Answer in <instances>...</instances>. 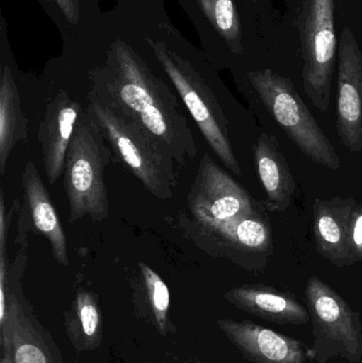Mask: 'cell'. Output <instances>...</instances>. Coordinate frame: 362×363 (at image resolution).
I'll use <instances>...</instances> for the list:
<instances>
[{"instance_id":"1","label":"cell","mask_w":362,"mask_h":363,"mask_svg":"<svg viewBox=\"0 0 362 363\" xmlns=\"http://www.w3.org/2000/svg\"><path fill=\"white\" fill-rule=\"evenodd\" d=\"M87 112L99 125L113 155L155 198H174L176 160L157 138L89 86Z\"/></svg>"},{"instance_id":"2","label":"cell","mask_w":362,"mask_h":363,"mask_svg":"<svg viewBox=\"0 0 362 363\" xmlns=\"http://www.w3.org/2000/svg\"><path fill=\"white\" fill-rule=\"evenodd\" d=\"M113 157L99 125L82 108L68 147L63 174L69 224L86 217L95 223L108 219L110 202L104 174Z\"/></svg>"},{"instance_id":"3","label":"cell","mask_w":362,"mask_h":363,"mask_svg":"<svg viewBox=\"0 0 362 363\" xmlns=\"http://www.w3.org/2000/svg\"><path fill=\"white\" fill-rule=\"evenodd\" d=\"M10 268L0 267V347H11L14 363H65L52 334L23 292L28 243Z\"/></svg>"},{"instance_id":"4","label":"cell","mask_w":362,"mask_h":363,"mask_svg":"<svg viewBox=\"0 0 362 363\" xmlns=\"http://www.w3.org/2000/svg\"><path fill=\"white\" fill-rule=\"evenodd\" d=\"M264 106L295 146L316 165L339 170V157L289 79L272 70L248 72Z\"/></svg>"},{"instance_id":"5","label":"cell","mask_w":362,"mask_h":363,"mask_svg":"<svg viewBox=\"0 0 362 363\" xmlns=\"http://www.w3.org/2000/svg\"><path fill=\"white\" fill-rule=\"evenodd\" d=\"M179 223L187 238L208 255L248 270L264 268L273 253L271 226L263 211L222 221H195L181 213Z\"/></svg>"},{"instance_id":"6","label":"cell","mask_w":362,"mask_h":363,"mask_svg":"<svg viewBox=\"0 0 362 363\" xmlns=\"http://www.w3.org/2000/svg\"><path fill=\"white\" fill-rule=\"evenodd\" d=\"M334 0H310L303 31V86L315 108L325 113L331 104L335 65Z\"/></svg>"},{"instance_id":"7","label":"cell","mask_w":362,"mask_h":363,"mask_svg":"<svg viewBox=\"0 0 362 363\" xmlns=\"http://www.w3.org/2000/svg\"><path fill=\"white\" fill-rule=\"evenodd\" d=\"M248 191L205 153L187 194V213L195 221H222L259 213Z\"/></svg>"},{"instance_id":"8","label":"cell","mask_w":362,"mask_h":363,"mask_svg":"<svg viewBox=\"0 0 362 363\" xmlns=\"http://www.w3.org/2000/svg\"><path fill=\"white\" fill-rule=\"evenodd\" d=\"M306 304L315 325L317 340L336 343L344 357L358 362L362 358V328L358 313L327 283L310 277L306 284Z\"/></svg>"},{"instance_id":"9","label":"cell","mask_w":362,"mask_h":363,"mask_svg":"<svg viewBox=\"0 0 362 363\" xmlns=\"http://www.w3.org/2000/svg\"><path fill=\"white\" fill-rule=\"evenodd\" d=\"M338 135L350 152L362 150V55L356 38L344 28L339 46Z\"/></svg>"},{"instance_id":"10","label":"cell","mask_w":362,"mask_h":363,"mask_svg":"<svg viewBox=\"0 0 362 363\" xmlns=\"http://www.w3.org/2000/svg\"><path fill=\"white\" fill-rule=\"evenodd\" d=\"M191 19L212 62L220 49L240 55L242 45V21L235 0H176Z\"/></svg>"},{"instance_id":"11","label":"cell","mask_w":362,"mask_h":363,"mask_svg":"<svg viewBox=\"0 0 362 363\" xmlns=\"http://www.w3.org/2000/svg\"><path fill=\"white\" fill-rule=\"evenodd\" d=\"M83 106L66 89H57L47 101L38 123V140L47 180L51 185L63 176L66 155Z\"/></svg>"},{"instance_id":"12","label":"cell","mask_w":362,"mask_h":363,"mask_svg":"<svg viewBox=\"0 0 362 363\" xmlns=\"http://www.w3.org/2000/svg\"><path fill=\"white\" fill-rule=\"evenodd\" d=\"M17 68L9 40L6 21L0 27V174H6L11 153L18 143L27 142L28 119L21 106Z\"/></svg>"},{"instance_id":"13","label":"cell","mask_w":362,"mask_h":363,"mask_svg":"<svg viewBox=\"0 0 362 363\" xmlns=\"http://www.w3.org/2000/svg\"><path fill=\"white\" fill-rule=\"evenodd\" d=\"M219 330L253 363H305L303 343L251 321L221 319Z\"/></svg>"},{"instance_id":"14","label":"cell","mask_w":362,"mask_h":363,"mask_svg":"<svg viewBox=\"0 0 362 363\" xmlns=\"http://www.w3.org/2000/svg\"><path fill=\"white\" fill-rule=\"evenodd\" d=\"M357 202L336 196L314 202V237L317 251L337 268L356 264L350 245V226Z\"/></svg>"},{"instance_id":"15","label":"cell","mask_w":362,"mask_h":363,"mask_svg":"<svg viewBox=\"0 0 362 363\" xmlns=\"http://www.w3.org/2000/svg\"><path fill=\"white\" fill-rule=\"evenodd\" d=\"M23 204L31 224V233L42 235L50 243L55 262L69 266L67 238L62 228L61 220L55 211L48 189L40 178L33 161L29 160L21 172Z\"/></svg>"},{"instance_id":"16","label":"cell","mask_w":362,"mask_h":363,"mask_svg":"<svg viewBox=\"0 0 362 363\" xmlns=\"http://www.w3.org/2000/svg\"><path fill=\"white\" fill-rule=\"evenodd\" d=\"M223 298L232 306L273 323L305 325L310 320L307 309L295 296L263 284L232 288Z\"/></svg>"},{"instance_id":"17","label":"cell","mask_w":362,"mask_h":363,"mask_svg":"<svg viewBox=\"0 0 362 363\" xmlns=\"http://www.w3.org/2000/svg\"><path fill=\"white\" fill-rule=\"evenodd\" d=\"M257 174L266 192V208L284 211L290 206L295 180L278 138L263 132L253 146Z\"/></svg>"},{"instance_id":"18","label":"cell","mask_w":362,"mask_h":363,"mask_svg":"<svg viewBox=\"0 0 362 363\" xmlns=\"http://www.w3.org/2000/svg\"><path fill=\"white\" fill-rule=\"evenodd\" d=\"M131 287L135 315L152 326L161 336L176 334V326L169 315L171 306L169 288L161 275L148 264L140 262Z\"/></svg>"},{"instance_id":"19","label":"cell","mask_w":362,"mask_h":363,"mask_svg":"<svg viewBox=\"0 0 362 363\" xmlns=\"http://www.w3.org/2000/svg\"><path fill=\"white\" fill-rule=\"evenodd\" d=\"M64 328L77 354L94 352L103 342L104 320L99 296L80 289L64 311Z\"/></svg>"},{"instance_id":"20","label":"cell","mask_w":362,"mask_h":363,"mask_svg":"<svg viewBox=\"0 0 362 363\" xmlns=\"http://www.w3.org/2000/svg\"><path fill=\"white\" fill-rule=\"evenodd\" d=\"M61 33L62 40L81 35L101 16L99 0H38Z\"/></svg>"},{"instance_id":"21","label":"cell","mask_w":362,"mask_h":363,"mask_svg":"<svg viewBox=\"0 0 362 363\" xmlns=\"http://www.w3.org/2000/svg\"><path fill=\"white\" fill-rule=\"evenodd\" d=\"M350 245L357 262H362V203H357L350 226Z\"/></svg>"},{"instance_id":"22","label":"cell","mask_w":362,"mask_h":363,"mask_svg":"<svg viewBox=\"0 0 362 363\" xmlns=\"http://www.w3.org/2000/svg\"><path fill=\"white\" fill-rule=\"evenodd\" d=\"M0 363H14L11 349L4 350V351H2V357L1 360H0Z\"/></svg>"},{"instance_id":"23","label":"cell","mask_w":362,"mask_h":363,"mask_svg":"<svg viewBox=\"0 0 362 363\" xmlns=\"http://www.w3.org/2000/svg\"><path fill=\"white\" fill-rule=\"evenodd\" d=\"M193 363H203V362H198V360H197V362H193Z\"/></svg>"}]
</instances>
